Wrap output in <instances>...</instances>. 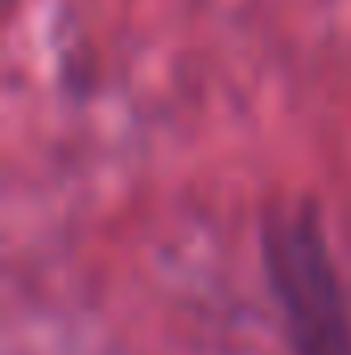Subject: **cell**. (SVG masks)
I'll return each instance as SVG.
<instances>
[{"instance_id": "obj_1", "label": "cell", "mask_w": 351, "mask_h": 355, "mask_svg": "<svg viewBox=\"0 0 351 355\" xmlns=\"http://www.w3.org/2000/svg\"><path fill=\"white\" fill-rule=\"evenodd\" d=\"M261 261L289 355H351V293L314 202L302 198L264 215Z\"/></svg>"}]
</instances>
